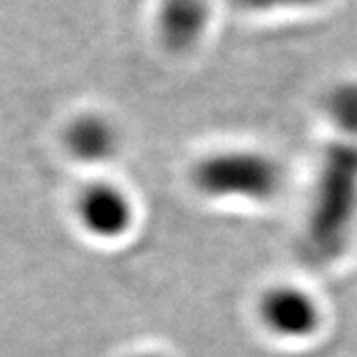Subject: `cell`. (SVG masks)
Instances as JSON below:
<instances>
[{"label":"cell","instance_id":"6da1fadb","mask_svg":"<svg viewBox=\"0 0 357 357\" xmlns=\"http://www.w3.org/2000/svg\"><path fill=\"white\" fill-rule=\"evenodd\" d=\"M357 206V149L337 145L330 149L319 173L310 236L316 252L332 256L342 248Z\"/></svg>","mask_w":357,"mask_h":357},{"label":"cell","instance_id":"7a4b0ae2","mask_svg":"<svg viewBox=\"0 0 357 357\" xmlns=\"http://www.w3.org/2000/svg\"><path fill=\"white\" fill-rule=\"evenodd\" d=\"M278 161L256 151H220L203 157L192 169V185L208 199L266 201L282 187Z\"/></svg>","mask_w":357,"mask_h":357},{"label":"cell","instance_id":"3957f363","mask_svg":"<svg viewBox=\"0 0 357 357\" xmlns=\"http://www.w3.org/2000/svg\"><path fill=\"white\" fill-rule=\"evenodd\" d=\"M76 217L82 229L100 241H117L133 225V204L123 189L114 183L96 181L79 192Z\"/></svg>","mask_w":357,"mask_h":357},{"label":"cell","instance_id":"277c9868","mask_svg":"<svg viewBox=\"0 0 357 357\" xmlns=\"http://www.w3.org/2000/svg\"><path fill=\"white\" fill-rule=\"evenodd\" d=\"M260 318L270 332L298 340L316 332L319 310L306 292L292 286H278L262 296Z\"/></svg>","mask_w":357,"mask_h":357},{"label":"cell","instance_id":"5b68a950","mask_svg":"<svg viewBox=\"0 0 357 357\" xmlns=\"http://www.w3.org/2000/svg\"><path fill=\"white\" fill-rule=\"evenodd\" d=\"M66 151L84 165H103L121 149V135L112 119L100 114H82L66 128Z\"/></svg>","mask_w":357,"mask_h":357},{"label":"cell","instance_id":"8992f818","mask_svg":"<svg viewBox=\"0 0 357 357\" xmlns=\"http://www.w3.org/2000/svg\"><path fill=\"white\" fill-rule=\"evenodd\" d=\"M208 20V0H163L157 18L161 42L173 52L191 50L204 36Z\"/></svg>","mask_w":357,"mask_h":357},{"label":"cell","instance_id":"52a82bcc","mask_svg":"<svg viewBox=\"0 0 357 357\" xmlns=\"http://www.w3.org/2000/svg\"><path fill=\"white\" fill-rule=\"evenodd\" d=\"M326 109L342 131L357 135V82L333 86L326 100Z\"/></svg>","mask_w":357,"mask_h":357},{"label":"cell","instance_id":"ba28073f","mask_svg":"<svg viewBox=\"0 0 357 357\" xmlns=\"http://www.w3.org/2000/svg\"><path fill=\"white\" fill-rule=\"evenodd\" d=\"M236 6L244 10H255V13H266V10H282V8H304L314 6L319 0H232Z\"/></svg>","mask_w":357,"mask_h":357},{"label":"cell","instance_id":"9c48e42d","mask_svg":"<svg viewBox=\"0 0 357 357\" xmlns=\"http://www.w3.org/2000/svg\"><path fill=\"white\" fill-rule=\"evenodd\" d=\"M129 357H167L163 354H155V351H143V354H133V356Z\"/></svg>","mask_w":357,"mask_h":357}]
</instances>
